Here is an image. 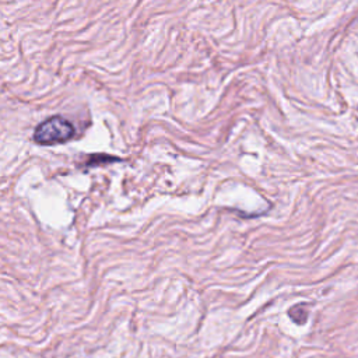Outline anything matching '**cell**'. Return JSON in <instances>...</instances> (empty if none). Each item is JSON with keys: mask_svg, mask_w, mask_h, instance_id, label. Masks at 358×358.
Masks as SVG:
<instances>
[{"mask_svg": "<svg viewBox=\"0 0 358 358\" xmlns=\"http://www.w3.org/2000/svg\"><path fill=\"white\" fill-rule=\"evenodd\" d=\"M289 317L298 323V324H302L306 322V317H308V312L305 309L303 305H295L294 308L289 309Z\"/></svg>", "mask_w": 358, "mask_h": 358, "instance_id": "obj_2", "label": "cell"}, {"mask_svg": "<svg viewBox=\"0 0 358 358\" xmlns=\"http://www.w3.org/2000/svg\"><path fill=\"white\" fill-rule=\"evenodd\" d=\"M74 133V126L66 117L55 115L36 126L34 140L41 145H55L69 141Z\"/></svg>", "mask_w": 358, "mask_h": 358, "instance_id": "obj_1", "label": "cell"}]
</instances>
